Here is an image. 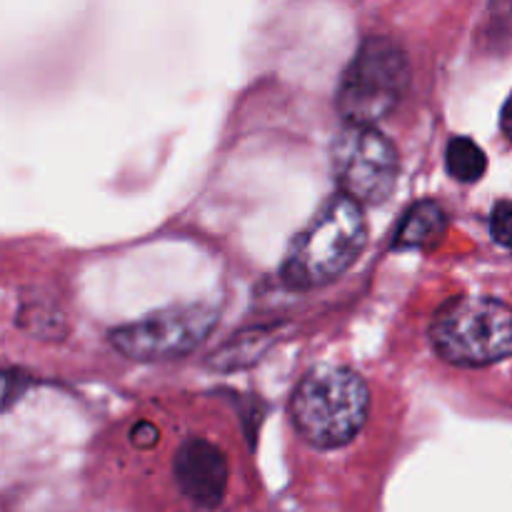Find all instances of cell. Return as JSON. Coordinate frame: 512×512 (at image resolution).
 I'll list each match as a JSON object with an SVG mask.
<instances>
[{"mask_svg":"<svg viewBox=\"0 0 512 512\" xmlns=\"http://www.w3.org/2000/svg\"><path fill=\"white\" fill-rule=\"evenodd\" d=\"M368 245L363 208L338 193L323 203L290 243L283 260V280L293 290H315L338 280Z\"/></svg>","mask_w":512,"mask_h":512,"instance_id":"6da1fadb","label":"cell"},{"mask_svg":"<svg viewBox=\"0 0 512 512\" xmlns=\"http://www.w3.org/2000/svg\"><path fill=\"white\" fill-rule=\"evenodd\" d=\"M330 163L340 193L360 205H383L398 183V150L378 128L368 125L340 130L330 148Z\"/></svg>","mask_w":512,"mask_h":512,"instance_id":"5b68a950","label":"cell"},{"mask_svg":"<svg viewBox=\"0 0 512 512\" xmlns=\"http://www.w3.org/2000/svg\"><path fill=\"white\" fill-rule=\"evenodd\" d=\"M430 340L450 365H495L512 355V308L498 298H453L433 315Z\"/></svg>","mask_w":512,"mask_h":512,"instance_id":"3957f363","label":"cell"},{"mask_svg":"<svg viewBox=\"0 0 512 512\" xmlns=\"http://www.w3.org/2000/svg\"><path fill=\"white\" fill-rule=\"evenodd\" d=\"M410 85V63L395 40L373 35L355 50L338 85V113L348 125L375 128L388 118Z\"/></svg>","mask_w":512,"mask_h":512,"instance_id":"277c9868","label":"cell"},{"mask_svg":"<svg viewBox=\"0 0 512 512\" xmlns=\"http://www.w3.org/2000/svg\"><path fill=\"white\" fill-rule=\"evenodd\" d=\"M490 233L503 248H512V200H500L490 215Z\"/></svg>","mask_w":512,"mask_h":512,"instance_id":"30bf717a","label":"cell"},{"mask_svg":"<svg viewBox=\"0 0 512 512\" xmlns=\"http://www.w3.org/2000/svg\"><path fill=\"white\" fill-rule=\"evenodd\" d=\"M175 480L190 503L203 510H215L228 490V460L210 440L190 438L175 453Z\"/></svg>","mask_w":512,"mask_h":512,"instance_id":"52a82bcc","label":"cell"},{"mask_svg":"<svg viewBox=\"0 0 512 512\" xmlns=\"http://www.w3.org/2000/svg\"><path fill=\"white\" fill-rule=\"evenodd\" d=\"M500 128H503L505 138H508L512 143V95L508 100H505L503 113H500Z\"/></svg>","mask_w":512,"mask_h":512,"instance_id":"7c38bea8","label":"cell"},{"mask_svg":"<svg viewBox=\"0 0 512 512\" xmlns=\"http://www.w3.org/2000/svg\"><path fill=\"white\" fill-rule=\"evenodd\" d=\"M445 230H448V215H445V210L435 200H420V203H415L405 213L403 225H400L393 245L400 250L430 248V245L440 243Z\"/></svg>","mask_w":512,"mask_h":512,"instance_id":"ba28073f","label":"cell"},{"mask_svg":"<svg viewBox=\"0 0 512 512\" xmlns=\"http://www.w3.org/2000/svg\"><path fill=\"white\" fill-rule=\"evenodd\" d=\"M370 410L368 383L343 365L313 368L290 400V418L308 445L333 450L363 430Z\"/></svg>","mask_w":512,"mask_h":512,"instance_id":"7a4b0ae2","label":"cell"},{"mask_svg":"<svg viewBox=\"0 0 512 512\" xmlns=\"http://www.w3.org/2000/svg\"><path fill=\"white\" fill-rule=\"evenodd\" d=\"M133 443L138 445V448H143V450L155 448V443H158V430H155V425H150V423L135 425V428H133Z\"/></svg>","mask_w":512,"mask_h":512,"instance_id":"8fae6325","label":"cell"},{"mask_svg":"<svg viewBox=\"0 0 512 512\" xmlns=\"http://www.w3.org/2000/svg\"><path fill=\"white\" fill-rule=\"evenodd\" d=\"M215 313L208 305H175L110 333V343L125 358L140 363L175 360L193 353L215 328Z\"/></svg>","mask_w":512,"mask_h":512,"instance_id":"8992f818","label":"cell"},{"mask_svg":"<svg viewBox=\"0 0 512 512\" xmlns=\"http://www.w3.org/2000/svg\"><path fill=\"white\" fill-rule=\"evenodd\" d=\"M445 165L448 173L453 175L458 183H478L488 170V158H485L483 148L475 143L473 138H453L445 150Z\"/></svg>","mask_w":512,"mask_h":512,"instance_id":"9c48e42d","label":"cell"}]
</instances>
